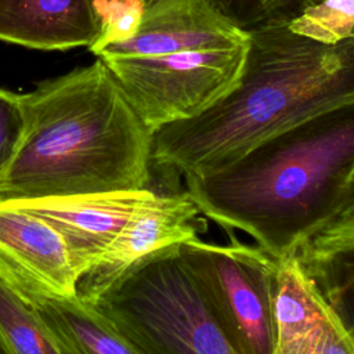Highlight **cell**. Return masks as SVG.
Returning <instances> with one entry per match:
<instances>
[{"mask_svg": "<svg viewBox=\"0 0 354 354\" xmlns=\"http://www.w3.org/2000/svg\"><path fill=\"white\" fill-rule=\"evenodd\" d=\"M286 21L248 29L238 84L205 112L158 129L151 165L184 177L203 174L307 120L354 105V37L319 44L290 32Z\"/></svg>", "mask_w": 354, "mask_h": 354, "instance_id": "6da1fadb", "label": "cell"}, {"mask_svg": "<svg viewBox=\"0 0 354 354\" xmlns=\"http://www.w3.org/2000/svg\"><path fill=\"white\" fill-rule=\"evenodd\" d=\"M184 178L199 213L225 230L246 232L275 260L295 254L314 232L354 206V105Z\"/></svg>", "mask_w": 354, "mask_h": 354, "instance_id": "7a4b0ae2", "label": "cell"}, {"mask_svg": "<svg viewBox=\"0 0 354 354\" xmlns=\"http://www.w3.org/2000/svg\"><path fill=\"white\" fill-rule=\"evenodd\" d=\"M22 105L0 201L148 188L152 133L100 58L37 83Z\"/></svg>", "mask_w": 354, "mask_h": 354, "instance_id": "3957f363", "label": "cell"}, {"mask_svg": "<svg viewBox=\"0 0 354 354\" xmlns=\"http://www.w3.org/2000/svg\"><path fill=\"white\" fill-rule=\"evenodd\" d=\"M88 304L136 354H235L207 311L178 243L134 263Z\"/></svg>", "mask_w": 354, "mask_h": 354, "instance_id": "277c9868", "label": "cell"}, {"mask_svg": "<svg viewBox=\"0 0 354 354\" xmlns=\"http://www.w3.org/2000/svg\"><path fill=\"white\" fill-rule=\"evenodd\" d=\"M178 252L235 354H274L277 260L235 238L218 245L195 236L178 243Z\"/></svg>", "mask_w": 354, "mask_h": 354, "instance_id": "5b68a950", "label": "cell"}, {"mask_svg": "<svg viewBox=\"0 0 354 354\" xmlns=\"http://www.w3.org/2000/svg\"><path fill=\"white\" fill-rule=\"evenodd\" d=\"M248 46L100 59L153 134L205 112L228 94L241 79Z\"/></svg>", "mask_w": 354, "mask_h": 354, "instance_id": "8992f818", "label": "cell"}, {"mask_svg": "<svg viewBox=\"0 0 354 354\" xmlns=\"http://www.w3.org/2000/svg\"><path fill=\"white\" fill-rule=\"evenodd\" d=\"M82 274L48 223L0 201V282L28 304L77 296Z\"/></svg>", "mask_w": 354, "mask_h": 354, "instance_id": "52a82bcc", "label": "cell"}, {"mask_svg": "<svg viewBox=\"0 0 354 354\" xmlns=\"http://www.w3.org/2000/svg\"><path fill=\"white\" fill-rule=\"evenodd\" d=\"M248 44L249 32L214 0H148L137 32L124 41L108 44L97 57H162Z\"/></svg>", "mask_w": 354, "mask_h": 354, "instance_id": "ba28073f", "label": "cell"}, {"mask_svg": "<svg viewBox=\"0 0 354 354\" xmlns=\"http://www.w3.org/2000/svg\"><path fill=\"white\" fill-rule=\"evenodd\" d=\"M199 210L187 195L155 194L142 202L77 282V296L93 303L142 257L196 236Z\"/></svg>", "mask_w": 354, "mask_h": 354, "instance_id": "9c48e42d", "label": "cell"}, {"mask_svg": "<svg viewBox=\"0 0 354 354\" xmlns=\"http://www.w3.org/2000/svg\"><path fill=\"white\" fill-rule=\"evenodd\" d=\"M153 195L145 188L4 202L40 217L58 231L83 277L134 210Z\"/></svg>", "mask_w": 354, "mask_h": 354, "instance_id": "30bf717a", "label": "cell"}, {"mask_svg": "<svg viewBox=\"0 0 354 354\" xmlns=\"http://www.w3.org/2000/svg\"><path fill=\"white\" fill-rule=\"evenodd\" d=\"M100 32L93 0H0V40L33 50L90 47Z\"/></svg>", "mask_w": 354, "mask_h": 354, "instance_id": "8fae6325", "label": "cell"}, {"mask_svg": "<svg viewBox=\"0 0 354 354\" xmlns=\"http://www.w3.org/2000/svg\"><path fill=\"white\" fill-rule=\"evenodd\" d=\"M274 354H304L340 315L307 275L295 254L277 260Z\"/></svg>", "mask_w": 354, "mask_h": 354, "instance_id": "7c38bea8", "label": "cell"}, {"mask_svg": "<svg viewBox=\"0 0 354 354\" xmlns=\"http://www.w3.org/2000/svg\"><path fill=\"white\" fill-rule=\"evenodd\" d=\"M353 253L354 206L333 217L295 252L303 270L342 318L344 307L351 308Z\"/></svg>", "mask_w": 354, "mask_h": 354, "instance_id": "4fadbf2b", "label": "cell"}, {"mask_svg": "<svg viewBox=\"0 0 354 354\" xmlns=\"http://www.w3.org/2000/svg\"><path fill=\"white\" fill-rule=\"evenodd\" d=\"M64 354H136L104 315L79 296L30 304Z\"/></svg>", "mask_w": 354, "mask_h": 354, "instance_id": "5bb4252c", "label": "cell"}, {"mask_svg": "<svg viewBox=\"0 0 354 354\" xmlns=\"http://www.w3.org/2000/svg\"><path fill=\"white\" fill-rule=\"evenodd\" d=\"M0 354H64L35 308L1 282Z\"/></svg>", "mask_w": 354, "mask_h": 354, "instance_id": "9a60e30c", "label": "cell"}, {"mask_svg": "<svg viewBox=\"0 0 354 354\" xmlns=\"http://www.w3.org/2000/svg\"><path fill=\"white\" fill-rule=\"evenodd\" d=\"M286 24L297 36L319 44H337L354 37V0H319L306 6Z\"/></svg>", "mask_w": 354, "mask_h": 354, "instance_id": "2e32d148", "label": "cell"}, {"mask_svg": "<svg viewBox=\"0 0 354 354\" xmlns=\"http://www.w3.org/2000/svg\"><path fill=\"white\" fill-rule=\"evenodd\" d=\"M145 0H105L94 6L100 32L88 50L98 54L108 44L130 39L138 29Z\"/></svg>", "mask_w": 354, "mask_h": 354, "instance_id": "e0dca14e", "label": "cell"}, {"mask_svg": "<svg viewBox=\"0 0 354 354\" xmlns=\"http://www.w3.org/2000/svg\"><path fill=\"white\" fill-rule=\"evenodd\" d=\"M148 1V0H145ZM230 18L246 30L271 19H289L306 6L303 0H214Z\"/></svg>", "mask_w": 354, "mask_h": 354, "instance_id": "ac0fdd59", "label": "cell"}, {"mask_svg": "<svg viewBox=\"0 0 354 354\" xmlns=\"http://www.w3.org/2000/svg\"><path fill=\"white\" fill-rule=\"evenodd\" d=\"M22 131V94L0 87V181L14 159Z\"/></svg>", "mask_w": 354, "mask_h": 354, "instance_id": "d6986e66", "label": "cell"}, {"mask_svg": "<svg viewBox=\"0 0 354 354\" xmlns=\"http://www.w3.org/2000/svg\"><path fill=\"white\" fill-rule=\"evenodd\" d=\"M306 354H354L353 328L342 317H336L318 344Z\"/></svg>", "mask_w": 354, "mask_h": 354, "instance_id": "ffe728a7", "label": "cell"}, {"mask_svg": "<svg viewBox=\"0 0 354 354\" xmlns=\"http://www.w3.org/2000/svg\"><path fill=\"white\" fill-rule=\"evenodd\" d=\"M317 1H319V0H303L304 6H308V4H313V3H317Z\"/></svg>", "mask_w": 354, "mask_h": 354, "instance_id": "44dd1931", "label": "cell"}, {"mask_svg": "<svg viewBox=\"0 0 354 354\" xmlns=\"http://www.w3.org/2000/svg\"><path fill=\"white\" fill-rule=\"evenodd\" d=\"M102 1H105V0H93V7L97 6V4H100V3H102Z\"/></svg>", "mask_w": 354, "mask_h": 354, "instance_id": "7402d4cb", "label": "cell"}]
</instances>
